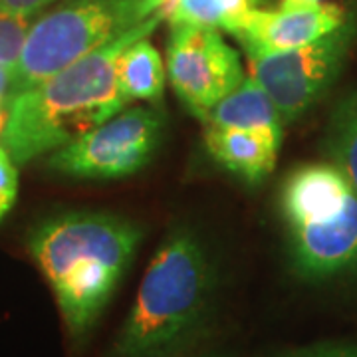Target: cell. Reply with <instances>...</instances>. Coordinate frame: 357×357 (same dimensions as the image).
<instances>
[{
  "label": "cell",
  "mask_w": 357,
  "mask_h": 357,
  "mask_svg": "<svg viewBox=\"0 0 357 357\" xmlns=\"http://www.w3.org/2000/svg\"><path fill=\"white\" fill-rule=\"evenodd\" d=\"M204 128H232L256 131L272 139L282 141L284 121L268 91L255 76L244 77V82L229 93L225 100L213 105L201 117Z\"/></svg>",
  "instance_id": "7c38bea8"
},
{
  "label": "cell",
  "mask_w": 357,
  "mask_h": 357,
  "mask_svg": "<svg viewBox=\"0 0 357 357\" xmlns=\"http://www.w3.org/2000/svg\"><path fill=\"white\" fill-rule=\"evenodd\" d=\"M56 0H0V14L8 16H34Z\"/></svg>",
  "instance_id": "d6986e66"
},
{
  "label": "cell",
  "mask_w": 357,
  "mask_h": 357,
  "mask_svg": "<svg viewBox=\"0 0 357 357\" xmlns=\"http://www.w3.org/2000/svg\"><path fill=\"white\" fill-rule=\"evenodd\" d=\"M189 357H218V356H189Z\"/></svg>",
  "instance_id": "7402d4cb"
},
{
  "label": "cell",
  "mask_w": 357,
  "mask_h": 357,
  "mask_svg": "<svg viewBox=\"0 0 357 357\" xmlns=\"http://www.w3.org/2000/svg\"><path fill=\"white\" fill-rule=\"evenodd\" d=\"M159 6L161 0H64L30 26L13 70V96L151 18Z\"/></svg>",
  "instance_id": "277c9868"
},
{
  "label": "cell",
  "mask_w": 357,
  "mask_h": 357,
  "mask_svg": "<svg viewBox=\"0 0 357 357\" xmlns=\"http://www.w3.org/2000/svg\"><path fill=\"white\" fill-rule=\"evenodd\" d=\"M141 230L107 213H66L32 230L28 250L50 286L66 332L88 342L131 266Z\"/></svg>",
  "instance_id": "7a4b0ae2"
},
{
  "label": "cell",
  "mask_w": 357,
  "mask_h": 357,
  "mask_svg": "<svg viewBox=\"0 0 357 357\" xmlns=\"http://www.w3.org/2000/svg\"><path fill=\"white\" fill-rule=\"evenodd\" d=\"M357 40V14L324 38L288 52L244 50L250 76L266 89L284 123H292L332 88Z\"/></svg>",
  "instance_id": "5b68a950"
},
{
  "label": "cell",
  "mask_w": 357,
  "mask_h": 357,
  "mask_svg": "<svg viewBox=\"0 0 357 357\" xmlns=\"http://www.w3.org/2000/svg\"><path fill=\"white\" fill-rule=\"evenodd\" d=\"M349 10L342 4L318 2L294 8H255L234 34L243 50L288 52L304 48L344 24Z\"/></svg>",
  "instance_id": "9c48e42d"
},
{
  "label": "cell",
  "mask_w": 357,
  "mask_h": 357,
  "mask_svg": "<svg viewBox=\"0 0 357 357\" xmlns=\"http://www.w3.org/2000/svg\"><path fill=\"white\" fill-rule=\"evenodd\" d=\"M321 0H282L280 6L284 8H294V6H307V4H318Z\"/></svg>",
  "instance_id": "ffe728a7"
},
{
  "label": "cell",
  "mask_w": 357,
  "mask_h": 357,
  "mask_svg": "<svg viewBox=\"0 0 357 357\" xmlns=\"http://www.w3.org/2000/svg\"><path fill=\"white\" fill-rule=\"evenodd\" d=\"M32 26L30 16L0 14V66L14 70L24 48L28 30Z\"/></svg>",
  "instance_id": "2e32d148"
},
{
  "label": "cell",
  "mask_w": 357,
  "mask_h": 357,
  "mask_svg": "<svg viewBox=\"0 0 357 357\" xmlns=\"http://www.w3.org/2000/svg\"><path fill=\"white\" fill-rule=\"evenodd\" d=\"M255 8V0H161L159 14L171 24L217 28L234 36Z\"/></svg>",
  "instance_id": "5bb4252c"
},
{
  "label": "cell",
  "mask_w": 357,
  "mask_h": 357,
  "mask_svg": "<svg viewBox=\"0 0 357 357\" xmlns=\"http://www.w3.org/2000/svg\"><path fill=\"white\" fill-rule=\"evenodd\" d=\"M167 76L177 98L197 117L225 100L244 82L238 52L217 28L171 24Z\"/></svg>",
  "instance_id": "52a82bcc"
},
{
  "label": "cell",
  "mask_w": 357,
  "mask_h": 357,
  "mask_svg": "<svg viewBox=\"0 0 357 357\" xmlns=\"http://www.w3.org/2000/svg\"><path fill=\"white\" fill-rule=\"evenodd\" d=\"M6 112H8V103L4 100H0V133L4 129V123H6Z\"/></svg>",
  "instance_id": "44dd1931"
},
{
  "label": "cell",
  "mask_w": 357,
  "mask_h": 357,
  "mask_svg": "<svg viewBox=\"0 0 357 357\" xmlns=\"http://www.w3.org/2000/svg\"><path fill=\"white\" fill-rule=\"evenodd\" d=\"M356 195L333 163H307L290 173L282 187V215L288 227L319 222L342 213Z\"/></svg>",
  "instance_id": "30bf717a"
},
{
  "label": "cell",
  "mask_w": 357,
  "mask_h": 357,
  "mask_svg": "<svg viewBox=\"0 0 357 357\" xmlns=\"http://www.w3.org/2000/svg\"><path fill=\"white\" fill-rule=\"evenodd\" d=\"M18 195V171L10 153L0 145V220L8 215Z\"/></svg>",
  "instance_id": "e0dca14e"
},
{
  "label": "cell",
  "mask_w": 357,
  "mask_h": 357,
  "mask_svg": "<svg viewBox=\"0 0 357 357\" xmlns=\"http://www.w3.org/2000/svg\"><path fill=\"white\" fill-rule=\"evenodd\" d=\"M163 119L151 107H123L77 139L56 149L48 167L77 178H121L141 171L161 143Z\"/></svg>",
  "instance_id": "8992f818"
},
{
  "label": "cell",
  "mask_w": 357,
  "mask_h": 357,
  "mask_svg": "<svg viewBox=\"0 0 357 357\" xmlns=\"http://www.w3.org/2000/svg\"><path fill=\"white\" fill-rule=\"evenodd\" d=\"M161 20V14H153L34 88L13 96L0 145L14 163L54 153L121 112L128 100L117 84V60L133 42L149 38Z\"/></svg>",
  "instance_id": "6da1fadb"
},
{
  "label": "cell",
  "mask_w": 357,
  "mask_h": 357,
  "mask_svg": "<svg viewBox=\"0 0 357 357\" xmlns=\"http://www.w3.org/2000/svg\"><path fill=\"white\" fill-rule=\"evenodd\" d=\"M326 151L357 195V91L347 93L332 112Z\"/></svg>",
  "instance_id": "9a60e30c"
},
{
  "label": "cell",
  "mask_w": 357,
  "mask_h": 357,
  "mask_svg": "<svg viewBox=\"0 0 357 357\" xmlns=\"http://www.w3.org/2000/svg\"><path fill=\"white\" fill-rule=\"evenodd\" d=\"M117 84L129 102H159L165 89V66L149 38L133 42L117 60Z\"/></svg>",
  "instance_id": "4fadbf2b"
},
{
  "label": "cell",
  "mask_w": 357,
  "mask_h": 357,
  "mask_svg": "<svg viewBox=\"0 0 357 357\" xmlns=\"http://www.w3.org/2000/svg\"><path fill=\"white\" fill-rule=\"evenodd\" d=\"M204 145L218 165L246 183H260L274 171L282 141L246 129L204 128Z\"/></svg>",
  "instance_id": "8fae6325"
},
{
  "label": "cell",
  "mask_w": 357,
  "mask_h": 357,
  "mask_svg": "<svg viewBox=\"0 0 357 357\" xmlns=\"http://www.w3.org/2000/svg\"><path fill=\"white\" fill-rule=\"evenodd\" d=\"M217 270L187 230L159 246L128 318L105 357H189L206 332L217 298Z\"/></svg>",
  "instance_id": "3957f363"
},
{
  "label": "cell",
  "mask_w": 357,
  "mask_h": 357,
  "mask_svg": "<svg viewBox=\"0 0 357 357\" xmlns=\"http://www.w3.org/2000/svg\"><path fill=\"white\" fill-rule=\"evenodd\" d=\"M276 357H357V342H321Z\"/></svg>",
  "instance_id": "ac0fdd59"
},
{
  "label": "cell",
  "mask_w": 357,
  "mask_h": 357,
  "mask_svg": "<svg viewBox=\"0 0 357 357\" xmlns=\"http://www.w3.org/2000/svg\"><path fill=\"white\" fill-rule=\"evenodd\" d=\"M294 272L324 282L357 270V195L335 217L288 227Z\"/></svg>",
  "instance_id": "ba28073f"
}]
</instances>
